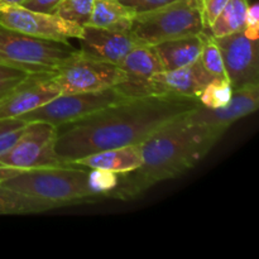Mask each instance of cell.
Instances as JSON below:
<instances>
[{
    "instance_id": "25",
    "label": "cell",
    "mask_w": 259,
    "mask_h": 259,
    "mask_svg": "<svg viewBox=\"0 0 259 259\" xmlns=\"http://www.w3.org/2000/svg\"><path fill=\"white\" fill-rule=\"evenodd\" d=\"M118 175L104 169H90V186L93 191L101 199H106V195L118 185Z\"/></svg>"
},
{
    "instance_id": "18",
    "label": "cell",
    "mask_w": 259,
    "mask_h": 259,
    "mask_svg": "<svg viewBox=\"0 0 259 259\" xmlns=\"http://www.w3.org/2000/svg\"><path fill=\"white\" fill-rule=\"evenodd\" d=\"M134 13L119 0H94L93 13L88 25L111 29H131Z\"/></svg>"
},
{
    "instance_id": "13",
    "label": "cell",
    "mask_w": 259,
    "mask_h": 259,
    "mask_svg": "<svg viewBox=\"0 0 259 259\" xmlns=\"http://www.w3.org/2000/svg\"><path fill=\"white\" fill-rule=\"evenodd\" d=\"M212 78L214 77L202 67L200 60H197L185 67L157 72L147 81L142 96L180 95L197 98Z\"/></svg>"
},
{
    "instance_id": "21",
    "label": "cell",
    "mask_w": 259,
    "mask_h": 259,
    "mask_svg": "<svg viewBox=\"0 0 259 259\" xmlns=\"http://www.w3.org/2000/svg\"><path fill=\"white\" fill-rule=\"evenodd\" d=\"M233 88L228 78L214 77L197 96L200 105L209 109L223 108L232 100Z\"/></svg>"
},
{
    "instance_id": "22",
    "label": "cell",
    "mask_w": 259,
    "mask_h": 259,
    "mask_svg": "<svg viewBox=\"0 0 259 259\" xmlns=\"http://www.w3.org/2000/svg\"><path fill=\"white\" fill-rule=\"evenodd\" d=\"M202 67L212 76L218 78H227L224 68V61H223L222 52L219 50L215 37L210 33H202V48L199 57Z\"/></svg>"
},
{
    "instance_id": "27",
    "label": "cell",
    "mask_w": 259,
    "mask_h": 259,
    "mask_svg": "<svg viewBox=\"0 0 259 259\" xmlns=\"http://www.w3.org/2000/svg\"><path fill=\"white\" fill-rule=\"evenodd\" d=\"M119 2L129 8L134 14H143L168 5L175 0H119Z\"/></svg>"
},
{
    "instance_id": "16",
    "label": "cell",
    "mask_w": 259,
    "mask_h": 259,
    "mask_svg": "<svg viewBox=\"0 0 259 259\" xmlns=\"http://www.w3.org/2000/svg\"><path fill=\"white\" fill-rule=\"evenodd\" d=\"M66 164H75L89 169H104L116 175L128 174L142 164L141 148L139 144H134V146L120 147V148L106 149L81 157Z\"/></svg>"
},
{
    "instance_id": "10",
    "label": "cell",
    "mask_w": 259,
    "mask_h": 259,
    "mask_svg": "<svg viewBox=\"0 0 259 259\" xmlns=\"http://www.w3.org/2000/svg\"><path fill=\"white\" fill-rule=\"evenodd\" d=\"M215 40L233 90L259 85V39H249L243 30H239L224 37H215Z\"/></svg>"
},
{
    "instance_id": "4",
    "label": "cell",
    "mask_w": 259,
    "mask_h": 259,
    "mask_svg": "<svg viewBox=\"0 0 259 259\" xmlns=\"http://www.w3.org/2000/svg\"><path fill=\"white\" fill-rule=\"evenodd\" d=\"M131 32L143 45L206 32L201 0H175L152 12L136 14Z\"/></svg>"
},
{
    "instance_id": "20",
    "label": "cell",
    "mask_w": 259,
    "mask_h": 259,
    "mask_svg": "<svg viewBox=\"0 0 259 259\" xmlns=\"http://www.w3.org/2000/svg\"><path fill=\"white\" fill-rule=\"evenodd\" d=\"M248 7L249 0H228L217 19L209 27L210 34L214 37H224L243 30Z\"/></svg>"
},
{
    "instance_id": "15",
    "label": "cell",
    "mask_w": 259,
    "mask_h": 259,
    "mask_svg": "<svg viewBox=\"0 0 259 259\" xmlns=\"http://www.w3.org/2000/svg\"><path fill=\"white\" fill-rule=\"evenodd\" d=\"M119 67L125 73V81L116 88L125 98H141L147 81L163 70L153 46L138 45L120 62Z\"/></svg>"
},
{
    "instance_id": "30",
    "label": "cell",
    "mask_w": 259,
    "mask_h": 259,
    "mask_svg": "<svg viewBox=\"0 0 259 259\" xmlns=\"http://www.w3.org/2000/svg\"><path fill=\"white\" fill-rule=\"evenodd\" d=\"M61 2L62 0H24L22 3V7L34 10V12L53 14V12H55V9Z\"/></svg>"
},
{
    "instance_id": "28",
    "label": "cell",
    "mask_w": 259,
    "mask_h": 259,
    "mask_svg": "<svg viewBox=\"0 0 259 259\" xmlns=\"http://www.w3.org/2000/svg\"><path fill=\"white\" fill-rule=\"evenodd\" d=\"M243 32L249 39H259V5L257 3L248 7Z\"/></svg>"
},
{
    "instance_id": "1",
    "label": "cell",
    "mask_w": 259,
    "mask_h": 259,
    "mask_svg": "<svg viewBox=\"0 0 259 259\" xmlns=\"http://www.w3.org/2000/svg\"><path fill=\"white\" fill-rule=\"evenodd\" d=\"M200 105L197 98L148 95L109 105L56 128L55 152L63 163L120 147L139 144L168 121Z\"/></svg>"
},
{
    "instance_id": "12",
    "label": "cell",
    "mask_w": 259,
    "mask_h": 259,
    "mask_svg": "<svg viewBox=\"0 0 259 259\" xmlns=\"http://www.w3.org/2000/svg\"><path fill=\"white\" fill-rule=\"evenodd\" d=\"M259 104V85L247 86L233 91L232 100L223 108L209 109L197 105L185 114L190 124L206 126L224 134L232 124L257 111Z\"/></svg>"
},
{
    "instance_id": "14",
    "label": "cell",
    "mask_w": 259,
    "mask_h": 259,
    "mask_svg": "<svg viewBox=\"0 0 259 259\" xmlns=\"http://www.w3.org/2000/svg\"><path fill=\"white\" fill-rule=\"evenodd\" d=\"M81 52L118 65L134 47L141 45L131 29H111L85 25L78 38Z\"/></svg>"
},
{
    "instance_id": "3",
    "label": "cell",
    "mask_w": 259,
    "mask_h": 259,
    "mask_svg": "<svg viewBox=\"0 0 259 259\" xmlns=\"http://www.w3.org/2000/svg\"><path fill=\"white\" fill-rule=\"evenodd\" d=\"M0 185L65 206L103 200L90 186V169L75 164L28 169L0 168Z\"/></svg>"
},
{
    "instance_id": "7",
    "label": "cell",
    "mask_w": 259,
    "mask_h": 259,
    "mask_svg": "<svg viewBox=\"0 0 259 259\" xmlns=\"http://www.w3.org/2000/svg\"><path fill=\"white\" fill-rule=\"evenodd\" d=\"M126 99L129 98H125L116 86L93 93L60 94L45 105L19 118L25 121H46L57 128Z\"/></svg>"
},
{
    "instance_id": "23",
    "label": "cell",
    "mask_w": 259,
    "mask_h": 259,
    "mask_svg": "<svg viewBox=\"0 0 259 259\" xmlns=\"http://www.w3.org/2000/svg\"><path fill=\"white\" fill-rule=\"evenodd\" d=\"M94 0H62L53 14L68 22L85 27L90 22Z\"/></svg>"
},
{
    "instance_id": "17",
    "label": "cell",
    "mask_w": 259,
    "mask_h": 259,
    "mask_svg": "<svg viewBox=\"0 0 259 259\" xmlns=\"http://www.w3.org/2000/svg\"><path fill=\"white\" fill-rule=\"evenodd\" d=\"M202 33L167 39L153 45L163 70H176L199 60L202 48Z\"/></svg>"
},
{
    "instance_id": "5",
    "label": "cell",
    "mask_w": 259,
    "mask_h": 259,
    "mask_svg": "<svg viewBox=\"0 0 259 259\" xmlns=\"http://www.w3.org/2000/svg\"><path fill=\"white\" fill-rule=\"evenodd\" d=\"M76 50L68 42L32 37L0 24V65L28 73L52 72Z\"/></svg>"
},
{
    "instance_id": "26",
    "label": "cell",
    "mask_w": 259,
    "mask_h": 259,
    "mask_svg": "<svg viewBox=\"0 0 259 259\" xmlns=\"http://www.w3.org/2000/svg\"><path fill=\"white\" fill-rule=\"evenodd\" d=\"M27 75L28 72L19 70V68L0 65V100Z\"/></svg>"
},
{
    "instance_id": "29",
    "label": "cell",
    "mask_w": 259,
    "mask_h": 259,
    "mask_svg": "<svg viewBox=\"0 0 259 259\" xmlns=\"http://www.w3.org/2000/svg\"><path fill=\"white\" fill-rule=\"evenodd\" d=\"M202 3V15L206 29L214 23L219 13L228 3V0H201Z\"/></svg>"
},
{
    "instance_id": "6",
    "label": "cell",
    "mask_w": 259,
    "mask_h": 259,
    "mask_svg": "<svg viewBox=\"0 0 259 259\" xmlns=\"http://www.w3.org/2000/svg\"><path fill=\"white\" fill-rule=\"evenodd\" d=\"M53 77L60 94H77L114 88L125 81V73L118 65L76 50L53 71Z\"/></svg>"
},
{
    "instance_id": "24",
    "label": "cell",
    "mask_w": 259,
    "mask_h": 259,
    "mask_svg": "<svg viewBox=\"0 0 259 259\" xmlns=\"http://www.w3.org/2000/svg\"><path fill=\"white\" fill-rule=\"evenodd\" d=\"M27 124L22 118H0V156L20 138Z\"/></svg>"
},
{
    "instance_id": "9",
    "label": "cell",
    "mask_w": 259,
    "mask_h": 259,
    "mask_svg": "<svg viewBox=\"0 0 259 259\" xmlns=\"http://www.w3.org/2000/svg\"><path fill=\"white\" fill-rule=\"evenodd\" d=\"M0 24L32 37L62 42L78 39L83 28L55 14L34 12L22 5L0 7Z\"/></svg>"
},
{
    "instance_id": "2",
    "label": "cell",
    "mask_w": 259,
    "mask_h": 259,
    "mask_svg": "<svg viewBox=\"0 0 259 259\" xmlns=\"http://www.w3.org/2000/svg\"><path fill=\"white\" fill-rule=\"evenodd\" d=\"M223 133L196 124L184 115L168 121L139 143L142 164L134 171L118 175V185L106 199L133 200L154 185L175 179L199 163Z\"/></svg>"
},
{
    "instance_id": "31",
    "label": "cell",
    "mask_w": 259,
    "mask_h": 259,
    "mask_svg": "<svg viewBox=\"0 0 259 259\" xmlns=\"http://www.w3.org/2000/svg\"><path fill=\"white\" fill-rule=\"evenodd\" d=\"M24 0H0V7L3 5H22Z\"/></svg>"
},
{
    "instance_id": "11",
    "label": "cell",
    "mask_w": 259,
    "mask_h": 259,
    "mask_svg": "<svg viewBox=\"0 0 259 259\" xmlns=\"http://www.w3.org/2000/svg\"><path fill=\"white\" fill-rule=\"evenodd\" d=\"M60 95L52 72L28 73L0 100V118H19Z\"/></svg>"
},
{
    "instance_id": "19",
    "label": "cell",
    "mask_w": 259,
    "mask_h": 259,
    "mask_svg": "<svg viewBox=\"0 0 259 259\" xmlns=\"http://www.w3.org/2000/svg\"><path fill=\"white\" fill-rule=\"evenodd\" d=\"M63 207L58 202L23 195L0 185V215L38 214Z\"/></svg>"
},
{
    "instance_id": "8",
    "label": "cell",
    "mask_w": 259,
    "mask_h": 259,
    "mask_svg": "<svg viewBox=\"0 0 259 259\" xmlns=\"http://www.w3.org/2000/svg\"><path fill=\"white\" fill-rule=\"evenodd\" d=\"M56 126L46 121H28L20 138L0 156V168L28 169L63 166L55 152Z\"/></svg>"
}]
</instances>
